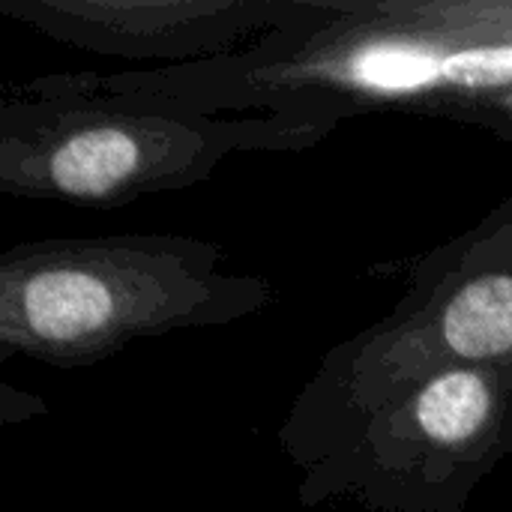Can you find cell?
Segmentation results:
<instances>
[{
    "label": "cell",
    "mask_w": 512,
    "mask_h": 512,
    "mask_svg": "<svg viewBox=\"0 0 512 512\" xmlns=\"http://www.w3.org/2000/svg\"><path fill=\"white\" fill-rule=\"evenodd\" d=\"M444 345L468 360H504L512 354V273H480L462 285L441 315Z\"/></svg>",
    "instance_id": "7a4b0ae2"
},
{
    "label": "cell",
    "mask_w": 512,
    "mask_h": 512,
    "mask_svg": "<svg viewBox=\"0 0 512 512\" xmlns=\"http://www.w3.org/2000/svg\"><path fill=\"white\" fill-rule=\"evenodd\" d=\"M180 237L30 243L3 258L0 339L45 363H93L135 336L246 315L267 285L225 279Z\"/></svg>",
    "instance_id": "6da1fadb"
},
{
    "label": "cell",
    "mask_w": 512,
    "mask_h": 512,
    "mask_svg": "<svg viewBox=\"0 0 512 512\" xmlns=\"http://www.w3.org/2000/svg\"><path fill=\"white\" fill-rule=\"evenodd\" d=\"M495 411V390L480 369H450L432 378L414 399L417 429L438 447L477 444Z\"/></svg>",
    "instance_id": "3957f363"
}]
</instances>
